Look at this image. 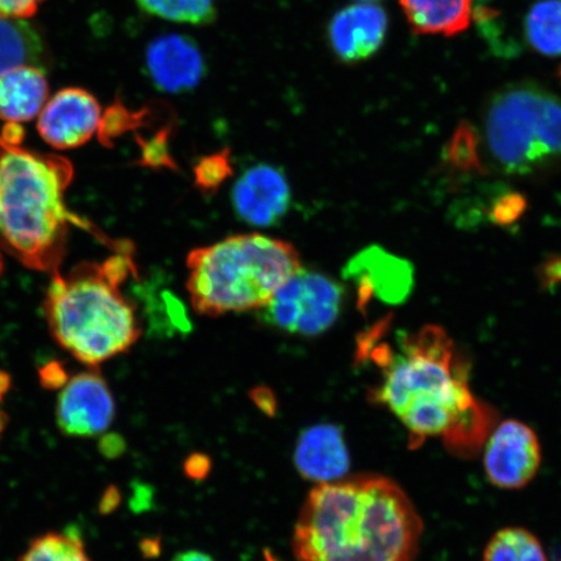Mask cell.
Masks as SVG:
<instances>
[{"instance_id": "1", "label": "cell", "mask_w": 561, "mask_h": 561, "mask_svg": "<svg viewBox=\"0 0 561 561\" xmlns=\"http://www.w3.org/2000/svg\"><path fill=\"white\" fill-rule=\"evenodd\" d=\"M388 325L380 322L357 343V357L382 371L381 382L368 392L369 402L402 421L412 447L431 437H442L451 447L479 444L494 413L473 397L466 363L450 336L439 327L426 325L403 334L394 351L382 341Z\"/></svg>"}, {"instance_id": "2", "label": "cell", "mask_w": 561, "mask_h": 561, "mask_svg": "<svg viewBox=\"0 0 561 561\" xmlns=\"http://www.w3.org/2000/svg\"><path fill=\"white\" fill-rule=\"evenodd\" d=\"M423 530L397 482L363 474L310 491L293 550L298 561H415Z\"/></svg>"}, {"instance_id": "3", "label": "cell", "mask_w": 561, "mask_h": 561, "mask_svg": "<svg viewBox=\"0 0 561 561\" xmlns=\"http://www.w3.org/2000/svg\"><path fill=\"white\" fill-rule=\"evenodd\" d=\"M72 179L67 159L0 138V240L32 270L58 272L69 224L93 228L66 206Z\"/></svg>"}, {"instance_id": "4", "label": "cell", "mask_w": 561, "mask_h": 561, "mask_svg": "<svg viewBox=\"0 0 561 561\" xmlns=\"http://www.w3.org/2000/svg\"><path fill=\"white\" fill-rule=\"evenodd\" d=\"M136 265L128 244L104 263H83L67 276L54 273L46 319L54 339L76 359L96 366L138 341L136 308L121 290Z\"/></svg>"}, {"instance_id": "5", "label": "cell", "mask_w": 561, "mask_h": 561, "mask_svg": "<svg viewBox=\"0 0 561 561\" xmlns=\"http://www.w3.org/2000/svg\"><path fill=\"white\" fill-rule=\"evenodd\" d=\"M186 264L192 306L208 318L263 310L301 270L291 243L259 233L231 236L195 249Z\"/></svg>"}, {"instance_id": "6", "label": "cell", "mask_w": 561, "mask_h": 561, "mask_svg": "<svg viewBox=\"0 0 561 561\" xmlns=\"http://www.w3.org/2000/svg\"><path fill=\"white\" fill-rule=\"evenodd\" d=\"M485 126L491 156L507 173H530L561 159V100L535 83L501 90Z\"/></svg>"}, {"instance_id": "7", "label": "cell", "mask_w": 561, "mask_h": 561, "mask_svg": "<svg viewBox=\"0 0 561 561\" xmlns=\"http://www.w3.org/2000/svg\"><path fill=\"white\" fill-rule=\"evenodd\" d=\"M342 304L343 289L339 283L301 268L263 308L262 319L279 331L313 336L334 324Z\"/></svg>"}, {"instance_id": "8", "label": "cell", "mask_w": 561, "mask_h": 561, "mask_svg": "<svg viewBox=\"0 0 561 561\" xmlns=\"http://www.w3.org/2000/svg\"><path fill=\"white\" fill-rule=\"evenodd\" d=\"M541 462L538 436L523 421H503L491 432L483 453V468L495 488L518 490L529 485Z\"/></svg>"}, {"instance_id": "9", "label": "cell", "mask_w": 561, "mask_h": 561, "mask_svg": "<svg viewBox=\"0 0 561 561\" xmlns=\"http://www.w3.org/2000/svg\"><path fill=\"white\" fill-rule=\"evenodd\" d=\"M114 397L100 374L83 371L65 386L56 403V423L68 437L91 438L107 432L114 423Z\"/></svg>"}, {"instance_id": "10", "label": "cell", "mask_w": 561, "mask_h": 561, "mask_svg": "<svg viewBox=\"0 0 561 561\" xmlns=\"http://www.w3.org/2000/svg\"><path fill=\"white\" fill-rule=\"evenodd\" d=\"M231 203L238 217L252 227L277 226L291 206V188L280 168L256 164L237 180Z\"/></svg>"}, {"instance_id": "11", "label": "cell", "mask_w": 561, "mask_h": 561, "mask_svg": "<svg viewBox=\"0 0 561 561\" xmlns=\"http://www.w3.org/2000/svg\"><path fill=\"white\" fill-rule=\"evenodd\" d=\"M101 105L89 91L69 88L47 101L37 126L48 145L70 150L89 142L101 124Z\"/></svg>"}, {"instance_id": "12", "label": "cell", "mask_w": 561, "mask_h": 561, "mask_svg": "<svg viewBox=\"0 0 561 561\" xmlns=\"http://www.w3.org/2000/svg\"><path fill=\"white\" fill-rule=\"evenodd\" d=\"M146 70L153 85L170 94L195 89L207 75L198 44L181 34L160 35L147 46Z\"/></svg>"}, {"instance_id": "13", "label": "cell", "mask_w": 561, "mask_h": 561, "mask_svg": "<svg viewBox=\"0 0 561 561\" xmlns=\"http://www.w3.org/2000/svg\"><path fill=\"white\" fill-rule=\"evenodd\" d=\"M388 27V13L381 5L370 2L350 4L329 21L328 42L336 58L354 65L380 50Z\"/></svg>"}, {"instance_id": "14", "label": "cell", "mask_w": 561, "mask_h": 561, "mask_svg": "<svg viewBox=\"0 0 561 561\" xmlns=\"http://www.w3.org/2000/svg\"><path fill=\"white\" fill-rule=\"evenodd\" d=\"M293 461L298 473L316 485L345 479L351 458L342 427L327 423L306 427L297 439Z\"/></svg>"}, {"instance_id": "15", "label": "cell", "mask_w": 561, "mask_h": 561, "mask_svg": "<svg viewBox=\"0 0 561 561\" xmlns=\"http://www.w3.org/2000/svg\"><path fill=\"white\" fill-rule=\"evenodd\" d=\"M346 275L359 285L364 306L374 297L388 304H399L409 296L413 285L412 266L377 248L367 249L353 259Z\"/></svg>"}, {"instance_id": "16", "label": "cell", "mask_w": 561, "mask_h": 561, "mask_svg": "<svg viewBox=\"0 0 561 561\" xmlns=\"http://www.w3.org/2000/svg\"><path fill=\"white\" fill-rule=\"evenodd\" d=\"M48 100L45 70L19 66L0 73V121L26 123L39 116Z\"/></svg>"}, {"instance_id": "17", "label": "cell", "mask_w": 561, "mask_h": 561, "mask_svg": "<svg viewBox=\"0 0 561 561\" xmlns=\"http://www.w3.org/2000/svg\"><path fill=\"white\" fill-rule=\"evenodd\" d=\"M416 34L453 37L471 25L473 0H399Z\"/></svg>"}, {"instance_id": "18", "label": "cell", "mask_w": 561, "mask_h": 561, "mask_svg": "<svg viewBox=\"0 0 561 561\" xmlns=\"http://www.w3.org/2000/svg\"><path fill=\"white\" fill-rule=\"evenodd\" d=\"M41 34L25 20L0 18V73L19 66H38L45 59Z\"/></svg>"}, {"instance_id": "19", "label": "cell", "mask_w": 561, "mask_h": 561, "mask_svg": "<svg viewBox=\"0 0 561 561\" xmlns=\"http://www.w3.org/2000/svg\"><path fill=\"white\" fill-rule=\"evenodd\" d=\"M525 35L533 50L545 56H561V0H541L525 20Z\"/></svg>"}, {"instance_id": "20", "label": "cell", "mask_w": 561, "mask_h": 561, "mask_svg": "<svg viewBox=\"0 0 561 561\" xmlns=\"http://www.w3.org/2000/svg\"><path fill=\"white\" fill-rule=\"evenodd\" d=\"M483 561H547L539 539L524 528H504L491 537Z\"/></svg>"}, {"instance_id": "21", "label": "cell", "mask_w": 561, "mask_h": 561, "mask_svg": "<svg viewBox=\"0 0 561 561\" xmlns=\"http://www.w3.org/2000/svg\"><path fill=\"white\" fill-rule=\"evenodd\" d=\"M149 15L188 25L213 24L217 16L216 0H137Z\"/></svg>"}, {"instance_id": "22", "label": "cell", "mask_w": 561, "mask_h": 561, "mask_svg": "<svg viewBox=\"0 0 561 561\" xmlns=\"http://www.w3.org/2000/svg\"><path fill=\"white\" fill-rule=\"evenodd\" d=\"M20 561H91L77 533L50 531L34 538Z\"/></svg>"}, {"instance_id": "23", "label": "cell", "mask_w": 561, "mask_h": 561, "mask_svg": "<svg viewBox=\"0 0 561 561\" xmlns=\"http://www.w3.org/2000/svg\"><path fill=\"white\" fill-rule=\"evenodd\" d=\"M447 163L459 171H480L479 138L469 124H460L447 146Z\"/></svg>"}, {"instance_id": "24", "label": "cell", "mask_w": 561, "mask_h": 561, "mask_svg": "<svg viewBox=\"0 0 561 561\" xmlns=\"http://www.w3.org/2000/svg\"><path fill=\"white\" fill-rule=\"evenodd\" d=\"M233 174L228 149L203 157L194 167L195 185L202 193L213 194Z\"/></svg>"}, {"instance_id": "25", "label": "cell", "mask_w": 561, "mask_h": 561, "mask_svg": "<svg viewBox=\"0 0 561 561\" xmlns=\"http://www.w3.org/2000/svg\"><path fill=\"white\" fill-rule=\"evenodd\" d=\"M528 209V201L520 193H506L497 196L489 210L490 220L503 228L514 226Z\"/></svg>"}, {"instance_id": "26", "label": "cell", "mask_w": 561, "mask_h": 561, "mask_svg": "<svg viewBox=\"0 0 561 561\" xmlns=\"http://www.w3.org/2000/svg\"><path fill=\"white\" fill-rule=\"evenodd\" d=\"M168 137L170 130L160 131L159 135L145 147V163L151 167L174 168V161L168 151Z\"/></svg>"}, {"instance_id": "27", "label": "cell", "mask_w": 561, "mask_h": 561, "mask_svg": "<svg viewBox=\"0 0 561 561\" xmlns=\"http://www.w3.org/2000/svg\"><path fill=\"white\" fill-rule=\"evenodd\" d=\"M45 0H0V18L25 20L38 11Z\"/></svg>"}, {"instance_id": "28", "label": "cell", "mask_w": 561, "mask_h": 561, "mask_svg": "<svg viewBox=\"0 0 561 561\" xmlns=\"http://www.w3.org/2000/svg\"><path fill=\"white\" fill-rule=\"evenodd\" d=\"M213 459L203 453L188 455L184 461V473L188 480L205 481L213 472Z\"/></svg>"}, {"instance_id": "29", "label": "cell", "mask_w": 561, "mask_h": 561, "mask_svg": "<svg viewBox=\"0 0 561 561\" xmlns=\"http://www.w3.org/2000/svg\"><path fill=\"white\" fill-rule=\"evenodd\" d=\"M539 280L547 290L561 285V255L551 256L542 263L539 268Z\"/></svg>"}, {"instance_id": "30", "label": "cell", "mask_w": 561, "mask_h": 561, "mask_svg": "<svg viewBox=\"0 0 561 561\" xmlns=\"http://www.w3.org/2000/svg\"><path fill=\"white\" fill-rule=\"evenodd\" d=\"M252 399L255 404L261 409L265 415L273 416L277 410V402L275 396L268 389H257L252 391Z\"/></svg>"}, {"instance_id": "31", "label": "cell", "mask_w": 561, "mask_h": 561, "mask_svg": "<svg viewBox=\"0 0 561 561\" xmlns=\"http://www.w3.org/2000/svg\"><path fill=\"white\" fill-rule=\"evenodd\" d=\"M172 561H216L208 553L198 550L182 551Z\"/></svg>"}, {"instance_id": "32", "label": "cell", "mask_w": 561, "mask_h": 561, "mask_svg": "<svg viewBox=\"0 0 561 561\" xmlns=\"http://www.w3.org/2000/svg\"><path fill=\"white\" fill-rule=\"evenodd\" d=\"M160 541L157 539H146L145 547H142V551L146 557H157L160 551Z\"/></svg>"}, {"instance_id": "33", "label": "cell", "mask_w": 561, "mask_h": 561, "mask_svg": "<svg viewBox=\"0 0 561 561\" xmlns=\"http://www.w3.org/2000/svg\"><path fill=\"white\" fill-rule=\"evenodd\" d=\"M264 561H283L279 560L275 553H273L271 550H264Z\"/></svg>"}, {"instance_id": "34", "label": "cell", "mask_w": 561, "mask_h": 561, "mask_svg": "<svg viewBox=\"0 0 561 561\" xmlns=\"http://www.w3.org/2000/svg\"><path fill=\"white\" fill-rule=\"evenodd\" d=\"M2 270H3V262H2V256H0V273H2Z\"/></svg>"}, {"instance_id": "35", "label": "cell", "mask_w": 561, "mask_h": 561, "mask_svg": "<svg viewBox=\"0 0 561 561\" xmlns=\"http://www.w3.org/2000/svg\"><path fill=\"white\" fill-rule=\"evenodd\" d=\"M2 426H3V416L0 415V431H2Z\"/></svg>"}, {"instance_id": "36", "label": "cell", "mask_w": 561, "mask_h": 561, "mask_svg": "<svg viewBox=\"0 0 561 561\" xmlns=\"http://www.w3.org/2000/svg\"><path fill=\"white\" fill-rule=\"evenodd\" d=\"M360 2H370V3H374L375 0H360Z\"/></svg>"}, {"instance_id": "37", "label": "cell", "mask_w": 561, "mask_h": 561, "mask_svg": "<svg viewBox=\"0 0 561 561\" xmlns=\"http://www.w3.org/2000/svg\"><path fill=\"white\" fill-rule=\"evenodd\" d=\"M560 76H561V69H560Z\"/></svg>"}]
</instances>
